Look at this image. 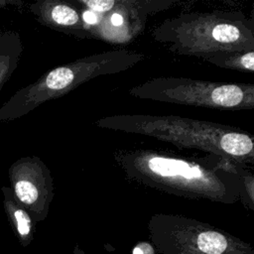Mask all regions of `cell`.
Returning a JSON list of instances; mask_svg holds the SVG:
<instances>
[{
  "instance_id": "1",
  "label": "cell",
  "mask_w": 254,
  "mask_h": 254,
  "mask_svg": "<svg viewBox=\"0 0 254 254\" xmlns=\"http://www.w3.org/2000/svg\"><path fill=\"white\" fill-rule=\"evenodd\" d=\"M114 161L126 178L173 194L232 202L242 193L240 180L192 160L151 149H119Z\"/></svg>"
},
{
  "instance_id": "2",
  "label": "cell",
  "mask_w": 254,
  "mask_h": 254,
  "mask_svg": "<svg viewBox=\"0 0 254 254\" xmlns=\"http://www.w3.org/2000/svg\"><path fill=\"white\" fill-rule=\"evenodd\" d=\"M97 127L149 136L180 149H195L247 166L254 163L253 136L235 126L174 115L119 114L94 123Z\"/></svg>"
},
{
  "instance_id": "3",
  "label": "cell",
  "mask_w": 254,
  "mask_h": 254,
  "mask_svg": "<svg viewBox=\"0 0 254 254\" xmlns=\"http://www.w3.org/2000/svg\"><path fill=\"white\" fill-rule=\"evenodd\" d=\"M169 52L203 60L217 52L254 50V23L239 11L188 12L165 19L151 32Z\"/></svg>"
},
{
  "instance_id": "4",
  "label": "cell",
  "mask_w": 254,
  "mask_h": 254,
  "mask_svg": "<svg viewBox=\"0 0 254 254\" xmlns=\"http://www.w3.org/2000/svg\"><path fill=\"white\" fill-rule=\"evenodd\" d=\"M145 55L127 49L106 51L54 67L19 89L0 108V121L15 120L41 104L64 96L95 77L123 72L142 62Z\"/></svg>"
},
{
  "instance_id": "5",
  "label": "cell",
  "mask_w": 254,
  "mask_h": 254,
  "mask_svg": "<svg viewBox=\"0 0 254 254\" xmlns=\"http://www.w3.org/2000/svg\"><path fill=\"white\" fill-rule=\"evenodd\" d=\"M128 93L140 99L217 110L237 111L254 108L252 83L162 76L135 85Z\"/></svg>"
},
{
  "instance_id": "6",
  "label": "cell",
  "mask_w": 254,
  "mask_h": 254,
  "mask_svg": "<svg viewBox=\"0 0 254 254\" xmlns=\"http://www.w3.org/2000/svg\"><path fill=\"white\" fill-rule=\"evenodd\" d=\"M175 4L176 1L172 0H112L107 12L85 10L81 15L91 39L126 45L144 31L149 16Z\"/></svg>"
},
{
  "instance_id": "7",
  "label": "cell",
  "mask_w": 254,
  "mask_h": 254,
  "mask_svg": "<svg viewBox=\"0 0 254 254\" xmlns=\"http://www.w3.org/2000/svg\"><path fill=\"white\" fill-rule=\"evenodd\" d=\"M16 200L32 213L43 214L54 196V181L48 166L36 156L17 160L9 169Z\"/></svg>"
},
{
  "instance_id": "8",
  "label": "cell",
  "mask_w": 254,
  "mask_h": 254,
  "mask_svg": "<svg viewBox=\"0 0 254 254\" xmlns=\"http://www.w3.org/2000/svg\"><path fill=\"white\" fill-rule=\"evenodd\" d=\"M29 10L48 28L79 40L91 39L81 10L71 0H40L30 4Z\"/></svg>"
},
{
  "instance_id": "9",
  "label": "cell",
  "mask_w": 254,
  "mask_h": 254,
  "mask_svg": "<svg viewBox=\"0 0 254 254\" xmlns=\"http://www.w3.org/2000/svg\"><path fill=\"white\" fill-rule=\"evenodd\" d=\"M22 52L23 44L17 32L0 30V89L18 66Z\"/></svg>"
},
{
  "instance_id": "10",
  "label": "cell",
  "mask_w": 254,
  "mask_h": 254,
  "mask_svg": "<svg viewBox=\"0 0 254 254\" xmlns=\"http://www.w3.org/2000/svg\"><path fill=\"white\" fill-rule=\"evenodd\" d=\"M218 67L237 71H254V50L239 52H217L203 59Z\"/></svg>"
},
{
  "instance_id": "11",
  "label": "cell",
  "mask_w": 254,
  "mask_h": 254,
  "mask_svg": "<svg viewBox=\"0 0 254 254\" xmlns=\"http://www.w3.org/2000/svg\"><path fill=\"white\" fill-rule=\"evenodd\" d=\"M3 193H4L6 210L13 218L16 224L18 233L22 237H27L30 234L31 227H32V221H31L30 215L28 214L26 209L16 200L10 188L4 187Z\"/></svg>"
},
{
  "instance_id": "12",
  "label": "cell",
  "mask_w": 254,
  "mask_h": 254,
  "mask_svg": "<svg viewBox=\"0 0 254 254\" xmlns=\"http://www.w3.org/2000/svg\"><path fill=\"white\" fill-rule=\"evenodd\" d=\"M196 243L198 248L206 254H221L227 246L224 235L213 230L201 231L197 235Z\"/></svg>"
},
{
  "instance_id": "13",
  "label": "cell",
  "mask_w": 254,
  "mask_h": 254,
  "mask_svg": "<svg viewBox=\"0 0 254 254\" xmlns=\"http://www.w3.org/2000/svg\"><path fill=\"white\" fill-rule=\"evenodd\" d=\"M152 247L149 244L142 243L133 250V254H153Z\"/></svg>"
}]
</instances>
